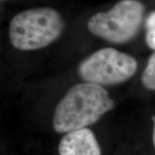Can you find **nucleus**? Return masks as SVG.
Masks as SVG:
<instances>
[{
	"instance_id": "obj_1",
	"label": "nucleus",
	"mask_w": 155,
	"mask_h": 155,
	"mask_svg": "<svg viewBox=\"0 0 155 155\" xmlns=\"http://www.w3.org/2000/svg\"><path fill=\"white\" fill-rule=\"evenodd\" d=\"M115 103L103 86L78 84L68 90L57 104L53 126L57 133H69L97 122Z\"/></svg>"
},
{
	"instance_id": "obj_8",
	"label": "nucleus",
	"mask_w": 155,
	"mask_h": 155,
	"mask_svg": "<svg viewBox=\"0 0 155 155\" xmlns=\"http://www.w3.org/2000/svg\"><path fill=\"white\" fill-rule=\"evenodd\" d=\"M153 146H154L155 148V120L154 124H153Z\"/></svg>"
},
{
	"instance_id": "obj_2",
	"label": "nucleus",
	"mask_w": 155,
	"mask_h": 155,
	"mask_svg": "<svg viewBox=\"0 0 155 155\" xmlns=\"http://www.w3.org/2000/svg\"><path fill=\"white\" fill-rule=\"evenodd\" d=\"M64 22L61 14L49 7L30 9L18 13L9 27L11 44L17 49L43 48L61 35Z\"/></svg>"
},
{
	"instance_id": "obj_7",
	"label": "nucleus",
	"mask_w": 155,
	"mask_h": 155,
	"mask_svg": "<svg viewBox=\"0 0 155 155\" xmlns=\"http://www.w3.org/2000/svg\"><path fill=\"white\" fill-rule=\"evenodd\" d=\"M146 41L151 48L155 49V11L150 14L146 21Z\"/></svg>"
},
{
	"instance_id": "obj_6",
	"label": "nucleus",
	"mask_w": 155,
	"mask_h": 155,
	"mask_svg": "<svg viewBox=\"0 0 155 155\" xmlns=\"http://www.w3.org/2000/svg\"><path fill=\"white\" fill-rule=\"evenodd\" d=\"M141 82L147 89L155 91V52L148 60L147 67L141 76Z\"/></svg>"
},
{
	"instance_id": "obj_3",
	"label": "nucleus",
	"mask_w": 155,
	"mask_h": 155,
	"mask_svg": "<svg viewBox=\"0 0 155 155\" xmlns=\"http://www.w3.org/2000/svg\"><path fill=\"white\" fill-rule=\"evenodd\" d=\"M144 6L136 0H122L110 11L98 12L90 18V32L113 43H124L138 32Z\"/></svg>"
},
{
	"instance_id": "obj_5",
	"label": "nucleus",
	"mask_w": 155,
	"mask_h": 155,
	"mask_svg": "<svg viewBox=\"0 0 155 155\" xmlns=\"http://www.w3.org/2000/svg\"><path fill=\"white\" fill-rule=\"evenodd\" d=\"M60 155H101V148L95 134L89 128L71 131L61 139Z\"/></svg>"
},
{
	"instance_id": "obj_4",
	"label": "nucleus",
	"mask_w": 155,
	"mask_h": 155,
	"mask_svg": "<svg viewBox=\"0 0 155 155\" xmlns=\"http://www.w3.org/2000/svg\"><path fill=\"white\" fill-rule=\"evenodd\" d=\"M137 70V61L132 56L114 48L100 49L84 60L78 73L86 83L113 85L123 83Z\"/></svg>"
}]
</instances>
